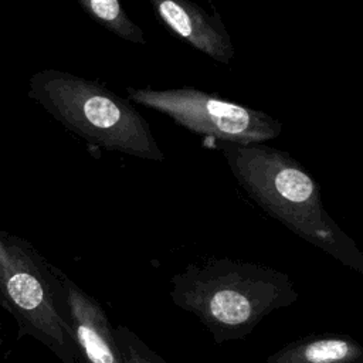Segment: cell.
I'll use <instances>...</instances> for the list:
<instances>
[{
	"instance_id": "obj_11",
	"label": "cell",
	"mask_w": 363,
	"mask_h": 363,
	"mask_svg": "<svg viewBox=\"0 0 363 363\" xmlns=\"http://www.w3.org/2000/svg\"><path fill=\"white\" fill-rule=\"evenodd\" d=\"M3 345V333H1V323H0V347Z\"/></svg>"
},
{
	"instance_id": "obj_1",
	"label": "cell",
	"mask_w": 363,
	"mask_h": 363,
	"mask_svg": "<svg viewBox=\"0 0 363 363\" xmlns=\"http://www.w3.org/2000/svg\"><path fill=\"white\" fill-rule=\"evenodd\" d=\"M298 298L286 272L228 257L190 262L170 279L172 302L194 315L217 345L244 340L269 313Z\"/></svg>"
},
{
	"instance_id": "obj_3",
	"label": "cell",
	"mask_w": 363,
	"mask_h": 363,
	"mask_svg": "<svg viewBox=\"0 0 363 363\" xmlns=\"http://www.w3.org/2000/svg\"><path fill=\"white\" fill-rule=\"evenodd\" d=\"M28 98L92 146L146 160L164 159L142 113L96 81L43 69L31 75Z\"/></svg>"
},
{
	"instance_id": "obj_7",
	"label": "cell",
	"mask_w": 363,
	"mask_h": 363,
	"mask_svg": "<svg viewBox=\"0 0 363 363\" xmlns=\"http://www.w3.org/2000/svg\"><path fill=\"white\" fill-rule=\"evenodd\" d=\"M69 323L85 363H123L102 305L64 271L60 274Z\"/></svg>"
},
{
	"instance_id": "obj_4",
	"label": "cell",
	"mask_w": 363,
	"mask_h": 363,
	"mask_svg": "<svg viewBox=\"0 0 363 363\" xmlns=\"http://www.w3.org/2000/svg\"><path fill=\"white\" fill-rule=\"evenodd\" d=\"M60 274L27 240L0 228V303L16 320L18 337H34L61 363H85Z\"/></svg>"
},
{
	"instance_id": "obj_10",
	"label": "cell",
	"mask_w": 363,
	"mask_h": 363,
	"mask_svg": "<svg viewBox=\"0 0 363 363\" xmlns=\"http://www.w3.org/2000/svg\"><path fill=\"white\" fill-rule=\"evenodd\" d=\"M112 332L123 363H167L128 326L118 323Z\"/></svg>"
},
{
	"instance_id": "obj_8",
	"label": "cell",
	"mask_w": 363,
	"mask_h": 363,
	"mask_svg": "<svg viewBox=\"0 0 363 363\" xmlns=\"http://www.w3.org/2000/svg\"><path fill=\"white\" fill-rule=\"evenodd\" d=\"M264 363H363V346L346 333H313L289 342Z\"/></svg>"
},
{
	"instance_id": "obj_5",
	"label": "cell",
	"mask_w": 363,
	"mask_h": 363,
	"mask_svg": "<svg viewBox=\"0 0 363 363\" xmlns=\"http://www.w3.org/2000/svg\"><path fill=\"white\" fill-rule=\"evenodd\" d=\"M126 92L133 102L218 143H264L282 132V122L268 113L189 85L169 89L128 86Z\"/></svg>"
},
{
	"instance_id": "obj_2",
	"label": "cell",
	"mask_w": 363,
	"mask_h": 363,
	"mask_svg": "<svg viewBox=\"0 0 363 363\" xmlns=\"http://www.w3.org/2000/svg\"><path fill=\"white\" fill-rule=\"evenodd\" d=\"M244 191L294 234L363 274V254L326 211L320 187L288 152L264 143H218Z\"/></svg>"
},
{
	"instance_id": "obj_9",
	"label": "cell",
	"mask_w": 363,
	"mask_h": 363,
	"mask_svg": "<svg viewBox=\"0 0 363 363\" xmlns=\"http://www.w3.org/2000/svg\"><path fill=\"white\" fill-rule=\"evenodd\" d=\"M79 7L98 23L121 40L145 45L147 41L142 28L130 20L122 0H75Z\"/></svg>"
},
{
	"instance_id": "obj_6",
	"label": "cell",
	"mask_w": 363,
	"mask_h": 363,
	"mask_svg": "<svg viewBox=\"0 0 363 363\" xmlns=\"http://www.w3.org/2000/svg\"><path fill=\"white\" fill-rule=\"evenodd\" d=\"M156 18L177 38L216 62L230 64L235 50L221 17L191 0H149Z\"/></svg>"
}]
</instances>
